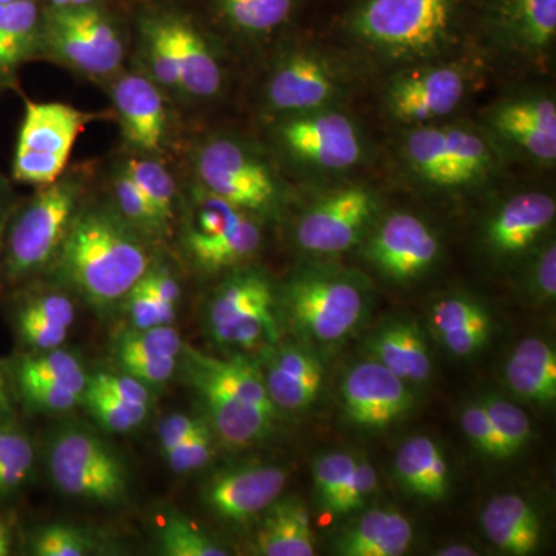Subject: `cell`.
<instances>
[{"label": "cell", "mask_w": 556, "mask_h": 556, "mask_svg": "<svg viewBox=\"0 0 556 556\" xmlns=\"http://www.w3.org/2000/svg\"><path fill=\"white\" fill-rule=\"evenodd\" d=\"M30 437L9 424H0V500L16 495L35 470Z\"/></svg>", "instance_id": "cell-37"}, {"label": "cell", "mask_w": 556, "mask_h": 556, "mask_svg": "<svg viewBox=\"0 0 556 556\" xmlns=\"http://www.w3.org/2000/svg\"><path fill=\"white\" fill-rule=\"evenodd\" d=\"M460 426L475 448L484 456L504 459L500 439L481 401L471 402L460 413Z\"/></svg>", "instance_id": "cell-48"}, {"label": "cell", "mask_w": 556, "mask_h": 556, "mask_svg": "<svg viewBox=\"0 0 556 556\" xmlns=\"http://www.w3.org/2000/svg\"><path fill=\"white\" fill-rule=\"evenodd\" d=\"M11 548H13V533H11V527L5 519L0 518V556L10 555Z\"/></svg>", "instance_id": "cell-60"}, {"label": "cell", "mask_w": 556, "mask_h": 556, "mask_svg": "<svg viewBox=\"0 0 556 556\" xmlns=\"http://www.w3.org/2000/svg\"><path fill=\"white\" fill-rule=\"evenodd\" d=\"M394 470L401 484L413 495L430 501H441L447 495L448 464L433 439L427 437L408 439L397 450Z\"/></svg>", "instance_id": "cell-32"}, {"label": "cell", "mask_w": 556, "mask_h": 556, "mask_svg": "<svg viewBox=\"0 0 556 556\" xmlns=\"http://www.w3.org/2000/svg\"><path fill=\"white\" fill-rule=\"evenodd\" d=\"M215 434L207 420L201 424L186 441L164 453L167 464L175 473L186 475L201 470L211 463L215 453Z\"/></svg>", "instance_id": "cell-46"}, {"label": "cell", "mask_w": 556, "mask_h": 556, "mask_svg": "<svg viewBox=\"0 0 556 556\" xmlns=\"http://www.w3.org/2000/svg\"><path fill=\"white\" fill-rule=\"evenodd\" d=\"M141 280L144 281L150 292L160 300L161 305L169 311L172 316H177L179 300H181V285H179L174 270L164 265L163 262L155 260V263L150 266Z\"/></svg>", "instance_id": "cell-55"}, {"label": "cell", "mask_w": 556, "mask_h": 556, "mask_svg": "<svg viewBox=\"0 0 556 556\" xmlns=\"http://www.w3.org/2000/svg\"><path fill=\"white\" fill-rule=\"evenodd\" d=\"M129 38L112 3L65 9L43 5L42 61L83 78L105 84L123 72Z\"/></svg>", "instance_id": "cell-5"}, {"label": "cell", "mask_w": 556, "mask_h": 556, "mask_svg": "<svg viewBox=\"0 0 556 556\" xmlns=\"http://www.w3.org/2000/svg\"><path fill=\"white\" fill-rule=\"evenodd\" d=\"M372 358L407 383L430 379L431 364L426 338L416 324L394 321L379 329L368 342Z\"/></svg>", "instance_id": "cell-30"}, {"label": "cell", "mask_w": 556, "mask_h": 556, "mask_svg": "<svg viewBox=\"0 0 556 556\" xmlns=\"http://www.w3.org/2000/svg\"><path fill=\"white\" fill-rule=\"evenodd\" d=\"M119 161L146 199L152 203L164 222L172 226L177 217L179 189L166 161L135 152H126Z\"/></svg>", "instance_id": "cell-33"}, {"label": "cell", "mask_w": 556, "mask_h": 556, "mask_svg": "<svg viewBox=\"0 0 556 556\" xmlns=\"http://www.w3.org/2000/svg\"><path fill=\"white\" fill-rule=\"evenodd\" d=\"M486 318L492 317L484 306L479 305L475 300L464 295H452L434 303L431 308L430 324L434 338L439 340Z\"/></svg>", "instance_id": "cell-45"}, {"label": "cell", "mask_w": 556, "mask_h": 556, "mask_svg": "<svg viewBox=\"0 0 556 556\" xmlns=\"http://www.w3.org/2000/svg\"><path fill=\"white\" fill-rule=\"evenodd\" d=\"M124 308L131 327L146 329L159 327V325H172L175 316L161 305L160 300L150 292L144 281L139 278L137 285L130 289L129 294L123 300Z\"/></svg>", "instance_id": "cell-47"}, {"label": "cell", "mask_w": 556, "mask_h": 556, "mask_svg": "<svg viewBox=\"0 0 556 556\" xmlns=\"http://www.w3.org/2000/svg\"><path fill=\"white\" fill-rule=\"evenodd\" d=\"M252 551L262 556H313L314 533L308 510L295 497H278L263 511Z\"/></svg>", "instance_id": "cell-29"}, {"label": "cell", "mask_w": 556, "mask_h": 556, "mask_svg": "<svg viewBox=\"0 0 556 556\" xmlns=\"http://www.w3.org/2000/svg\"><path fill=\"white\" fill-rule=\"evenodd\" d=\"M14 206V192L10 179L0 174V251H2L3 233H5L7 223Z\"/></svg>", "instance_id": "cell-58"}, {"label": "cell", "mask_w": 556, "mask_h": 556, "mask_svg": "<svg viewBox=\"0 0 556 556\" xmlns=\"http://www.w3.org/2000/svg\"><path fill=\"white\" fill-rule=\"evenodd\" d=\"M177 64L181 100L218 97L225 72L208 36L207 25L186 0H152Z\"/></svg>", "instance_id": "cell-13"}, {"label": "cell", "mask_w": 556, "mask_h": 556, "mask_svg": "<svg viewBox=\"0 0 556 556\" xmlns=\"http://www.w3.org/2000/svg\"><path fill=\"white\" fill-rule=\"evenodd\" d=\"M255 215L193 185L186 199L181 243L186 255L201 273L240 268L262 247Z\"/></svg>", "instance_id": "cell-6"}, {"label": "cell", "mask_w": 556, "mask_h": 556, "mask_svg": "<svg viewBox=\"0 0 556 556\" xmlns=\"http://www.w3.org/2000/svg\"><path fill=\"white\" fill-rule=\"evenodd\" d=\"M287 479V471L273 464L219 468L201 485V503L223 521L247 522L276 503Z\"/></svg>", "instance_id": "cell-14"}, {"label": "cell", "mask_w": 556, "mask_h": 556, "mask_svg": "<svg viewBox=\"0 0 556 556\" xmlns=\"http://www.w3.org/2000/svg\"><path fill=\"white\" fill-rule=\"evenodd\" d=\"M40 2L53 9H65V7L105 5L112 0H40Z\"/></svg>", "instance_id": "cell-59"}, {"label": "cell", "mask_w": 556, "mask_h": 556, "mask_svg": "<svg viewBox=\"0 0 556 556\" xmlns=\"http://www.w3.org/2000/svg\"><path fill=\"white\" fill-rule=\"evenodd\" d=\"M492 426L503 448L504 459L521 452L532 438V426L525 409L500 396H484L481 399Z\"/></svg>", "instance_id": "cell-40"}, {"label": "cell", "mask_w": 556, "mask_h": 556, "mask_svg": "<svg viewBox=\"0 0 556 556\" xmlns=\"http://www.w3.org/2000/svg\"><path fill=\"white\" fill-rule=\"evenodd\" d=\"M87 386L100 388L105 393L135 405L150 404V388L127 372L98 371L89 376Z\"/></svg>", "instance_id": "cell-54"}, {"label": "cell", "mask_w": 556, "mask_h": 556, "mask_svg": "<svg viewBox=\"0 0 556 556\" xmlns=\"http://www.w3.org/2000/svg\"><path fill=\"white\" fill-rule=\"evenodd\" d=\"M203 422L204 419H201V417L182 415V413H175V415L167 416L166 419L161 420L159 426L161 453L164 455L169 450L177 447Z\"/></svg>", "instance_id": "cell-56"}, {"label": "cell", "mask_w": 556, "mask_h": 556, "mask_svg": "<svg viewBox=\"0 0 556 556\" xmlns=\"http://www.w3.org/2000/svg\"><path fill=\"white\" fill-rule=\"evenodd\" d=\"M22 401L36 412L67 413L83 402V394L47 382H17Z\"/></svg>", "instance_id": "cell-49"}, {"label": "cell", "mask_w": 556, "mask_h": 556, "mask_svg": "<svg viewBox=\"0 0 556 556\" xmlns=\"http://www.w3.org/2000/svg\"><path fill=\"white\" fill-rule=\"evenodd\" d=\"M485 30L518 50H546L556 36V0H478Z\"/></svg>", "instance_id": "cell-20"}, {"label": "cell", "mask_w": 556, "mask_h": 556, "mask_svg": "<svg viewBox=\"0 0 556 556\" xmlns=\"http://www.w3.org/2000/svg\"><path fill=\"white\" fill-rule=\"evenodd\" d=\"M413 541V527L401 511L372 508L334 540V551L343 556H401Z\"/></svg>", "instance_id": "cell-27"}, {"label": "cell", "mask_w": 556, "mask_h": 556, "mask_svg": "<svg viewBox=\"0 0 556 556\" xmlns=\"http://www.w3.org/2000/svg\"><path fill=\"white\" fill-rule=\"evenodd\" d=\"M206 327L212 340L222 346L254 350L276 345L277 299L266 274L233 269L208 299Z\"/></svg>", "instance_id": "cell-9"}, {"label": "cell", "mask_w": 556, "mask_h": 556, "mask_svg": "<svg viewBox=\"0 0 556 556\" xmlns=\"http://www.w3.org/2000/svg\"><path fill=\"white\" fill-rule=\"evenodd\" d=\"M439 556H475L478 555V552L475 551L473 547L466 546V544H450V546H445L439 548L437 552Z\"/></svg>", "instance_id": "cell-61"}, {"label": "cell", "mask_w": 556, "mask_h": 556, "mask_svg": "<svg viewBox=\"0 0 556 556\" xmlns=\"http://www.w3.org/2000/svg\"><path fill=\"white\" fill-rule=\"evenodd\" d=\"M556 204L546 193L529 192L508 200L486 226L485 241L497 255L527 251L554 223Z\"/></svg>", "instance_id": "cell-25"}, {"label": "cell", "mask_w": 556, "mask_h": 556, "mask_svg": "<svg viewBox=\"0 0 556 556\" xmlns=\"http://www.w3.org/2000/svg\"><path fill=\"white\" fill-rule=\"evenodd\" d=\"M16 2V0H0V5H5V3Z\"/></svg>", "instance_id": "cell-63"}, {"label": "cell", "mask_w": 556, "mask_h": 556, "mask_svg": "<svg viewBox=\"0 0 556 556\" xmlns=\"http://www.w3.org/2000/svg\"><path fill=\"white\" fill-rule=\"evenodd\" d=\"M309 0H195L192 7L204 24L240 38L276 35L298 20Z\"/></svg>", "instance_id": "cell-21"}, {"label": "cell", "mask_w": 556, "mask_h": 556, "mask_svg": "<svg viewBox=\"0 0 556 556\" xmlns=\"http://www.w3.org/2000/svg\"><path fill=\"white\" fill-rule=\"evenodd\" d=\"M493 126L517 142L533 159H556V105L548 98H525L501 104L492 115Z\"/></svg>", "instance_id": "cell-26"}, {"label": "cell", "mask_w": 556, "mask_h": 556, "mask_svg": "<svg viewBox=\"0 0 556 556\" xmlns=\"http://www.w3.org/2000/svg\"><path fill=\"white\" fill-rule=\"evenodd\" d=\"M83 404L91 417L110 433H129L141 427L149 415L146 405L129 404L91 386H87L84 391Z\"/></svg>", "instance_id": "cell-39"}, {"label": "cell", "mask_w": 556, "mask_h": 556, "mask_svg": "<svg viewBox=\"0 0 556 556\" xmlns=\"http://www.w3.org/2000/svg\"><path fill=\"white\" fill-rule=\"evenodd\" d=\"M375 211V199L367 189L350 186L336 190L303 215L295 239L314 254H340L357 243Z\"/></svg>", "instance_id": "cell-15"}, {"label": "cell", "mask_w": 556, "mask_h": 556, "mask_svg": "<svg viewBox=\"0 0 556 556\" xmlns=\"http://www.w3.org/2000/svg\"><path fill=\"white\" fill-rule=\"evenodd\" d=\"M10 412V394L9 387H7L3 372L0 371V417L5 416Z\"/></svg>", "instance_id": "cell-62"}, {"label": "cell", "mask_w": 556, "mask_h": 556, "mask_svg": "<svg viewBox=\"0 0 556 556\" xmlns=\"http://www.w3.org/2000/svg\"><path fill=\"white\" fill-rule=\"evenodd\" d=\"M348 419L364 430H383L407 415L413 405L408 383L375 358L348 369L342 382Z\"/></svg>", "instance_id": "cell-16"}, {"label": "cell", "mask_w": 556, "mask_h": 556, "mask_svg": "<svg viewBox=\"0 0 556 556\" xmlns=\"http://www.w3.org/2000/svg\"><path fill=\"white\" fill-rule=\"evenodd\" d=\"M112 112H89L64 102H25L14 146L11 178L42 188L67 170L70 156L86 127Z\"/></svg>", "instance_id": "cell-8"}, {"label": "cell", "mask_w": 556, "mask_h": 556, "mask_svg": "<svg viewBox=\"0 0 556 556\" xmlns=\"http://www.w3.org/2000/svg\"><path fill=\"white\" fill-rule=\"evenodd\" d=\"M152 240L130 226L109 200H86L49 270L91 308L123 303L155 263Z\"/></svg>", "instance_id": "cell-1"}, {"label": "cell", "mask_w": 556, "mask_h": 556, "mask_svg": "<svg viewBox=\"0 0 556 556\" xmlns=\"http://www.w3.org/2000/svg\"><path fill=\"white\" fill-rule=\"evenodd\" d=\"M356 457L348 453L336 452L318 457L313 466L314 486L318 504L325 511L329 510L348 484Z\"/></svg>", "instance_id": "cell-44"}, {"label": "cell", "mask_w": 556, "mask_h": 556, "mask_svg": "<svg viewBox=\"0 0 556 556\" xmlns=\"http://www.w3.org/2000/svg\"><path fill=\"white\" fill-rule=\"evenodd\" d=\"M14 378L16 382L54 383L84 394L89 375L75 354L56 348L22 357L14 367Z\"/></svg>", "instance_id": "cell-35"}, {"label": "cell", "mask_w": 556, "mask_h": 556, "mask_svg": "<svg viewBox=\"0 0 556 556\" xmlns=\"http://www.w3.org/2000/svg\"><path fill=\"white\" fill-rule=\"evenodd\" d=\"M70 329L72 328L62 327L46 318L30 316L21 311L16 313L17 336L21 342L35 353L61 348L68 338Z\"/></svg>", "instance_id": "cell-50"}, {"label": "cell", "mask_w": 556, "mask_h": 556, "mask_svg": "<svg viewBox=\"0 0 556 556\" xmlns=\"http://www.w3.org/2000/svg\"><path fill=\"white\" fill-rule=\"evenodd\" d=\"M444 139L457 185L473 181L489 169L490 150L477 134L464 129H444Z\"/></svg>", "instance_id": "cell-42"}, {"label": "cell", "mask_w": 556, "mask_h": 556, "mask_svg": "<svg viewBox=\"0 0 556 556\" xmlns=\"http://www.w3.org/2000/svg\"><path fill=\"white\" fill-rule=\"evenodd\" d=\"M466 94V78L455 67H431L408 73L391 87L388 105L394 118L426 123L448 115Z\"/></svg>", "instance_id": "cell-19"}, {"label": "cell", "mask_w": 556, "mask_h": 556, "mask_svg": "<svg viewBox=\"0 0 556 556\" xmlns=\"http://www.w3.org/2000/svg\"><path fill=\"white\" fill-rule=\"evenodd\" d=\"M409 164L428 181L457 186L455 170L445 148L444 129H419L409 134L405 146Z\"/></svg>", "instance_id": "cell-38"}, {"label": "cell", "mask_w": 556, "mask_h": 556, "mask_svg": "<svg viewBox=\"0 0 556 556\" xmlns=\"http://www.w3.org/2000/svg\"><path fill=\"white\" fill-rule=\"evenodd\" d=\"M43 3L16 0L0 5V90H13L28 62L42 61Z\"/></svg>", "instance_id": "cell-24"}, {"label": "cell", "mask_w": 556, "mask_h": 556, "mask_svg": "<svg viewBox=\"0 0 556 556\" xmlns=\"http://www.w3.org/2000/svg\"><path fill=\"white\" fill-rule=\"evenodd\" d=\"M91 178L89 164L67 167L56 181L36 188L30 199L14 206L0 251L7 280L21 281L49 270L87 200Z\"/></svg>", "instance_id": "cell-4"}, {"label": "cell", "mask_w": 556, "mask_h": 556, "mask_svg": "<svg viewBox=\"0 0 556 556\" xmlns=\"http://www.w3.org/2000/svg\"><path fill=\"white\" fill-rule=\"evenodd\" d=\"M179 365L199 396L214 433L230 447H251L269 437L278 409L262 367L244 356H207L185 345Z\"/></svg>", "instance_id": "cell-2"}, {"label": "cell", "mask_w": 556, "mask_h": 556, "mask_svg": "<svg viewBox=\"0 0 556 556\" xmlns=\"http://www.w3.org/2000/svg\"><path fill=\"white\" fill-rule=\"evenodd\" d=\"M47 468L62 495L98 506H115L129 492V471L108 442L87 428L64 426L47 444Z\"/></svg>", "instance_id": "cell-7"}, {"label": "cell", "mask_w": 556, "mask_h": 556, "mask_svg": "<svg viewBox=\"0 0 556 556\" xmlns=\"http://www.w3.org/2000/svg\"><path fill=\"white\" fill-rule=\"evenodd\" d=\"M115 357L121 371L127 372L149 388L166 386L179 368L178 357L135 356V354H121Z\"/></svg>", "instance_id": "cell-52"}, {"label": "cell", "mask_w": 556, "mask_h": 556, "mask_svg": "<svg viewBox=\"0 0 556 556\" xmlns=\"http://www.w3.org/2000/svg\"><path fill=\"white\" fill-rule=\"evenodd\" d=\"M538 292L546 300H555L556 295V249L555 243L548 244L538 260L535 268Z\"/></svg>", "instance_id": "cell-57"}, {"label": "cell", "mask_w": 556, "mask_h": 556, "mask_svg": "<svg viewBox=\"0 0 556 556\" xmlns=\"http://www.w3.org/2000/svg\"><path fill=\"white\" fill-rule=\"evenodd\" d=\"M506 382L511 393L540 407L556 402V354L540 338L522 340L506 364Z\"/></svg>", "instance_id": "cell-31"}, {"label": "cell", "mask_w": 556, "mask_h": 556, "mask_svg": "<svg viewBox=\"0 0 556 556\" xmlns=\"http://www.w3.org/2000/svg\"><path fill=\"white\" fill-rule=\"evenodd\" d=\"M283 303L294 327L318 343L345 339L357 327L367 306L358 285L328 274L295 277L285 289Z\"/></svg>", "instance_id": "cell-11"}, {"label": "cell", "mask_w": 556, "mask_h": 556, "mask_svg": "<svg viewBox=\"0 0 556 556\" xmlns=\"http://www.w3.org/2000/svg\"><path fill=\"white\" fill-rule=\"evenodd\" d=\"M105 90L127 152L166 160L174 129V101L138 68H124L105 83Z\"/></svg>", "instance_id": "cell-12"}, {"label": "cell", "mask_w": 556, "mask_h": 556, "mask_svg": "<svg viewBox=\"0 0 556 556\" xmlns=\"http://www.w3.org/2000/svg\"><path fill=\"white\" fill-rule=\"evenodd\" d=\"M197 185L252 215L277 206L280 189L276 175L255 150L239 138L217 135L204 139L193 152Z\"/></svg>", "instance_id": "cell-10"}, {"label": "cell", "mask_w": 556, "mask_h": 556, "mask_svg": "<svg viewBox=\"0 0 556 556\" xmlns=\"http://www.w3.org/2000/svg\"><path fill=\"white\" fill-rule=\"evenodd\" d=\"M94 551V538L67 522L39 527L28 540V552L35 556H86Z\"/></svg>", "instance_id": "cell-41"}, {"label": "cell", "mask_w": 556, "mask_h": 556, "mask_svg": "<svg viewBox=\"0 0 556 556\" xmlns=\"http://www.w3.org/2000/svg\"><path fill=\"white\" fill-rule=\"evenodd\" d=\"M270 401L277 409L300 412L316 402L324 383V367L313 351L285 345L270 351L263 369Z\"/></svg>", "instance_id": "cell-23"}, {"label": "cell", "mask_w": 556, "mask_h": 556, "mask_svg": "<svg viewBox=\"0 0 556 556\" xmlns=\"http://www.w3.org/2000/svg\"><path fill=\"white\" fill-rule=\"evenodd\" d=\"M478 0H345L336 24L394 56L444 49L477 17Z\"/></svg>", "instance_id": "cell-3"}, {"label": "cell", "mask_w": 556, "mask_h": 556, "mask_svg": "<svg viewBox=\"0 0 556 556\" xmlns=\"http://www.w3.org/2000/svg\"><path fill=\"white\" fill-rule=\"evenodd\" d=\"M277 130L289 153L324 169H348L362 156L356 127L340 113L294 116L283 121Z\"/></svg>", "instance_id": "cell-17"}, {"label": "cell", "mask_w": 556, "mask_h": 556, "mask_svg": "<svg viewBox=\"0 0 556 556\" xmlns=\"http://www.w3.org/2000/svg\"><path fill=\"white\" fill-rule=\"evenodd\" d=\"M334 91V78L324 62L313 54L295 53L270 73L266 100L276 112L308 113L331 100Z\"/></svg>", "instance_id": "cell-22"}, {"label": "cell", "mask_w": 556, "mask_h": 556, "mask_svg": "<svg viewBox=\"0 0 556 556\" xmlns=\"http://www.w3.org/2000/svg\"><path fill=\"white\" fill-rule=\"evenodd\" d=\"M156 546L164 556H228L225 547L215 543L178 510L167 511L155 533Z\"/></svg>", "instance_id": "cell-36"}, {"label": "cell", "mask_w": 556, "mask_h": 556, "mask_svg": "<svg viewBox=\"0 0 556 556\" xmlns=\"http://www.w3.org/2000/svg\"><path fill=\"white\" fill-rule=\"evenodd\" d=\"M17 311L46 318V320L54 321L62 327L72 328V325L75 324V303L67 294L60 291L40 292V294L33 295L25 300Z\"/></svg>", "instance_id": "cell-53"}, {"label": "cell", "mask_w": 556, "mask_h": 556, "mask_svg": "<svg viewBox=\"0 0 556 556\" xmlns=\"http://www.w3.org/2000/svg\"><path fill=\"white\" fill-rule=\"evenodd\" d=\"M481 525L490 541L504 554L527 556L540 547L543 522L532 504L519 495L493 497L481 514Z\"/></svg>", "instance_id": "cell-28"}, {"label": "cell", "mask_w": 556, "mask_h": 556, "mask_svg": "<svg viewBox=\"0 0 556 556\" xmlns=\"http://www.w3.org/2000/svg\"><path fill=\"white\" fill-rule=\"evenodd\" d=\"M378 489V473L368 460H356L353 473L338 500L329 507L328 514L346 515L364 506L372 493Z\"/></svg>", "instance_id": "cell-51"}, {"label": "cell", "mask_w": 556, "mask_h": 556, "mask_svg": "<svg viewBox=\"0 0 556 556\" xmlns=\"http://www.w3.org/2000/svg\"><path fill=\"white\" fill-rule=\"evenodd\" d=\"M439 241L422 219L397 212L383 219L369 240V262L394 281H409L426 274L439 257Z\"/></svg>", "instance_id": "cell-18"}, {"label": "cell", "mask_w": 556, "mask_h": 556, "mask_svg": "<svg viewBox=\"0 0 556 556\" xmlns=\"http://www.w3.org/2000/svg\"><path fill=\"white\" fill-rule=\"evenodd\" d=\"M185 343L172 325L146 329H130L116 339L113 356L135 354L150 357H181Z\"/></svg>", "instance_id": "cell-43"}, {"label": "cell", "mask_w": 556, "mask_h": 556, "mask_svg": "<svg viewBox=\"0 0 556 556\" xmlns=\"http://www.w3.org/2000/svg\"><path fill=\"white\" fill-rule=\"evenodd\" d=\"M109 201L121 217L126 219L130 226L139 230L148 239H161L169 233L170 226L146 199L144 193L139 190L137 182L130 178L124 169L121 161L113 164L109 174Z\"/></svg>", "instance_id": "cell-34"}]
</instances>
